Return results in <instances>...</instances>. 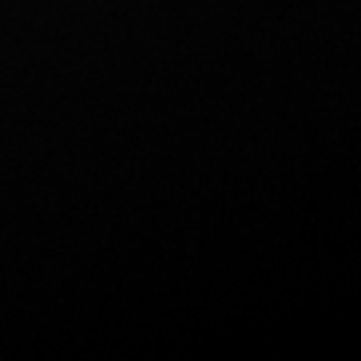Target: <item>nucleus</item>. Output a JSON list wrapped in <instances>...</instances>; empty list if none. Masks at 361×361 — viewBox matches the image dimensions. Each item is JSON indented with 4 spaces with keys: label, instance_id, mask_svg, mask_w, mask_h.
Instances as JSON below:
<instances>
[]
</instances>
